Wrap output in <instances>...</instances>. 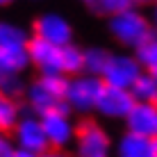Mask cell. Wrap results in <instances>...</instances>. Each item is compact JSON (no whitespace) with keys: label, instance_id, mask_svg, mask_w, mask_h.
Listing matches in <instances>:
<instances>
[{"label":"cell","instance_id":"obj_23","mask_svg":"<svg viewBox=\"0 0 157 157\" xmlns=\"http://www.w3.org/2000/svg\"><path fill=\"white\" fill-rule=\"evenodd\" d=\"M12 157H39V155H34V153H28V150H21V148H14Z\"/></svg>","mask_w":157,"mask_h":157},{"label":"cell","instance_id":"obj_16","mask_svg":"<svg viewBox=\"0 0 157 157\" xmlns=\"http://www.w3.org/2000/svg\"><path fill=\"white\" fill-rule=\"evenodd\" d=\"M84 66V55L80 50H75L71 46H62V64L59 71L62 73H80Z\"/></svg>","mask_w":157,"mask_h":157},{"label":"cell","instance_id":"obj_15","mask_svg":"<svg viewBox=\"0 0 157 157\" xmlns=\"http://www.w3.org/2000/svg\"><path fill=\"white\" fill-rule=\"evenodd\" d=\"M16 123H18V105H16V100L0 94V132L2 134L12 132Z\"/></svg>","mask_w":157,"mask_h":157},{"label":"cell","instance_id":"obj_24","mask_svg":"<svg viewBox=\"0 0 157 157\" xmlns=\"http://www.w3.org/2000/svg\"><path fill=\"white\" fill-rule=\"evenodd\" d=\"M5 139H7V137H5V134H2V132H0V144H2V141H5Z\"/></svg>","mask_w":157,"mask_h":157},{"label":"cell","instance_id":"obj_11","mask_svg":"<svg viewBox=\"0 0 157 157\" xmlns=\"http://www.w3.org/2000/svg\"><path fill=\"white\" fill-rule=\"evenodd\" d=\"M34 36L52 43V46H66L71 39V28L57 16H43L34 21Z\"/></svg>","mask_w":157,"mask_h":157},{"label":"cell","instance_id":"obj_17","mask_svg":"<svg viewBox=\"0 0 157 157\" xmlns=\"http://www.w3.org/2000/svg\"><path fill=\"white\" fill-rule=\"evenodd\" d=\"M137 55H139V62L148 66L150 75H155V36H153V32H148V34L139 41Z\"/></svg>","mask_w":157,"mask_h":157},{"label":"cell","instance_id":"obj_4","mask_svg":"<svg viewBox=\"0 0 157 157\" xmlns=\"http://www.w3.org/2000/svg\"><path fill=\"white\" fill-rule=\"evenodd\" d=\"M100 75H102V82L105 84L125 89L139 75V66H137V62H132L128 57H109L105 68L100 71Z\"/></svg>","mask_w":157,"mask_h":157},{"label":"cell","instance_id":"obj_21","mask_svg":"<svg viewBox=\"0 0 157 157\" xmlns=\"http://www.w3.org/2000/svg\"><path fill=\"white\" fill-rule=\"evenodd\" d=\"M39 157H73V155L66 153V148H48L46 153H41Z\"/></svg>","mask_w":157,"mask_h":157},{"label":"cell","instance_id":"obj_14","mask_svg":"<svg viewBox=\"0 0 157 157\" xmlns=\"http://www.w3.org/2000/svg\"><path fill=\"white\" fill-rule=\"evenodd\" d=\"M132 86V98L139 102H148V105H155V75H137Z\"/></svg>","mask_w":157,"mask_h":157},{"label":"cell","instance_id":"obj_2","mask_svg":"<svg viewBox=\"0 0 157 157\" xmlns=\"http://www.w3.org/2000/svg\"><path fill=\"white\" fill-rule=\"evenodd\" d=\"M132 94L128 89H118V86H109L100 80V89L96 96V105L105 116H114V118H125L130 114V109L134 107Z\"/></svg>","mask_w":157,"mask_h":157},{"label":"cell","instance_id":"obj_1","mask_svg":"<svg viewBox=\"0 0 157 157\" xmlns=\"http://www.w3.org/2000/svg\"><path fill=\"white\" fill-rule=\"evenodd\" d=\"M73 139H75V157H109L112 150L109 134L91 118L75 125Z\"/></svg>","mask_w":157,"mask_h":157},{"label":"cell","instance_id":"obj_18","mask_svg":"<svg viewBox=\"0 0 157 157\" xmlns=\"http://www.w3.org/2000/svg\"><path fill=\"white\" fill-rule=\"evenodd\" d=\"M130 2L132 0H94V5L100 9V12H107V14H121V12H128Z\"/></svg>","mask_w":157,"mask_h":157},{"label":"cell","instance_id":"obj_26","mask_svg":"<svg viewBox=\"0 0 157 157\" xmlns=\"http://www.w3.org/2000/svg\"><path fill=\"white\" fill-rule=\"evenodd\" d=\"M89 2H94V0H89Z\"/></svg>","mask_w":157,"mask_h":157},{"label":"cell","instance_id":"obj_8","mask_svg":"<svg viewBox=\"0 0 157 157\" xmlns=\"http://www.w3.org/2000/svg\"><path fill=\"white\" fill-rule=\"evenodd\" d=\"M128 118V132L139 134V137H155L157 134V112L155 105L148 102H134Z\"/></svg>","mask_w":157,"mask_h":157},{"label":"cell","instance_id":"obj_7","mask_svg":"<svg viewBox=\"0 0 157 157\" xmlns=\"http://www.w3.org/2000/svg\"><path fill=\"white\" fill-rule=\"evenodd\" d=\"M112 30H114V34L123 43H139L150 32L148 25H146V21L139 14H132V12L116 14L114 21H112Z\"/></svg>","mask_w":157,"mask_h":157},{"label":"cell","instance_id":"obj_10","mask_svg":"<svg viewBox=\"0 0 157 157\" xmlns=\"http://www.w3.org/2000/svg\"><path fill=\"white\" fill-rule=\"evenodd\" d=\"M116 157H157V141L155 137H139L125 132L118 139Z\"/></svg>","mask_w":157,"mask_h":157},{"label":"cell","instance_id":"obj_5","mask_svg":"<svg viewBox=\"0 0 157 157\" xmlns=\"http://www.w3.org/2000/svg\"><path fill=\"white\" fill-rule=\"evenodd\" d=\"M41 130L48 141V148H66L73 141V125L68 123V116L62 114H43L41 116Z\"/></svg>","mask_w":157,"mask_h":157},{"label":"cell","instance_id":"obj_20","mask_svg":"<svg viewBox=\"0 0 157 157\" xmlns=\"http://www.w3.org/2000/svg\"><path fill=\"white\" fill-rule=\"evenodd\" d=\"M5 43H23V32L12 25L0 23V46H5Z\"/></svg>","mask_w":157,"mask_h":157},{"label":"cell","instance_id":"obj_19","mask_svg":"<svg viewBox=\"0 0 157 157\" xmlns=\"http://www.w3.org/2000/svg\"><path fill=\"white\" fill-rule=\"evenodd\" d=\"M107 59H109L107 52H102V50H91V52H86V55H84V64H89L91 71L100 75V71L105 68V64H107Z\"/></svg>","mask_w":157,"mask_h":157},{"label":"cell","instance_id":"obj_3","mask_svg":"<svg viewBox=\"0 0 157 157\" xmlns=\"http://www.w3.org/2000/svg\"><path fill=\"white\" fill-rule=\"evenodd\" d=\"M16 144H18L21 150H28V153H34V155H41L48 150V141L43 137V130H41V123L36 118H23L18 121L12 130Z\"/></svg>","mask_w":157,"mask_h":157},{"label":"cell","instance_id":"obj_6","mask_svg":"<svg viewBox=\"0 0 157 157\" xmlns=\"http://www.w3.org/2000/svg\"><path fill=\"white\" fill-rule=\"evenodd\" d=\"M25 52H28L32 62L39 68H43L46 73L59 71V64H62V46H52V43L34 36V39L25 41Z\"/></svg>","mask_w":157,"mask_h":157},{"label":"cell","instance_id":"obj_22","mask_svg":"<svg viewBox=\"0 0 157 157\" xmlns=\"http://www.w3.org/2000/svg\"><path fill=\"white\" fill-rule=\"evenodd\" d=\"M12 153H14V146L5 139V141L0 144V157H12Z\"/></svg>","mask_w":157,"mask_h":157},{"label":"cell","instance_id":"obj_12","mask_svg":"<svg viewBox=\"0 0 157 157\" xmlns=\"http://www.w3.org/2000/svg\"><path fill=\"white\" fill-rule=\"evenodd\" d=\"M30 102H32V107H34L41 116L43 114H62V116H68V112H71V107H68L66 100L52 96L50 91H46L39 82L30 89Z\"/></svg>","mask_w":157,"mask_h":157},{"label":"cell","instance_id":"obj_25","mask_svg":"<svg viewBox=\"0 0 157 157\" xmlns=\"http://www.w3.org/2000/svg\"><path fill=\"white\" fill-rule=\"evenodd\" d=\"M141 2H150V0H141Z\"/></svg>","mask_w":157,"mask_h":157},{"label":"cell","instance_id":"obj_13","mask_svg":"<svg viewBox=\"0 0 157 157\" xmlns=\"http://www.w3.org/2000/svg\"><path fill=\"white\" fill-rule=\"evenodd\" d=\"M28 62V52H25V43H5L0 46V66L7 71H18Z\"/></svg>","mask_w":157,"mask_h":157},{"label":"cell","instance_id":"obj_9","mask_svg":"<svg viewBox=\"0 0 157 157\" xmlns=\"http://www.w3.org/2000/svg\"><path fill=\"white\" fill-rule=\"evenodd\" d=\"M100 89V80L96 78H82V80H75L66 86V102L68 107H78V109H91L96 105V96H98Z\"/></svg>","mask_w":157,"mask_h":157}]
</instances>
